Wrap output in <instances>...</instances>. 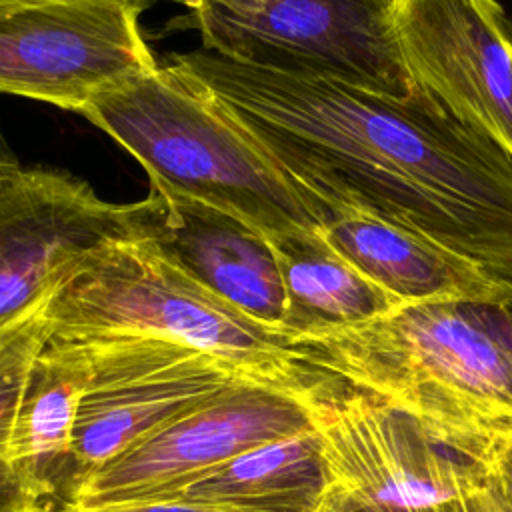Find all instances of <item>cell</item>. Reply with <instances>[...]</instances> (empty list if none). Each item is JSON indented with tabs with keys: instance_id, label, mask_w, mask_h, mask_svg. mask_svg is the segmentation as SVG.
I'll return each instance as SVG.
<instances>
[{
	"instance_id": "6da1fadb",
	"label": "cell",
	"mask_w": 512,
	"mask_h": 512,
	"mask_svg": "<svg viewBox=\"0 0 512 512\" xmlns=\"http://www.w3.org/2000/svg\"><path fill=\"white\" fill-rule=\"evenodd\" d=\"M168 66L210 96L324 218L352 210L398 224L512 284V158L426 88L392 98L204 48L174 54Z\"/></svg>"
},
{
	"instance_id": "7a4b0ae2",
	"label": "cell",
	"mask_w": 512,
	"mask_h": 512,
	"mask_svg": "<svg viewBox=\"0 0 512 512\" xmlns=\"http://www.w3.org/2000/svg\"><path fill=\"white\" fill-rule=\"evenodd\" d=\"M292 346L302 364L398 408L484 466L512 450V364L472 304H404Z\"/></svg>"
},
{
	"instance_id": "3957f363",
	"label": "cell",
	"mask_w": 512,
	"mask_h": 512,
	"mask_svg": "<svg viewBox=\"0 0 512 512\" xmlns=\"http://www.w3.org/2000/svg\"><path fill=\"white\" fill-rule=\"evenodd\" d=\"M80 114L126 148L154 188L228 212L268 240L324 226L256 142L168 64L96 94Z\"/></svg>"
},
{
	"instance_id": "277c9868",
	"label": "cell",
	"mask_w": 512,
	"mask_h": 512,
	"mask_svg": "<svg viewBox=\"0 0 512 512\" xmlns=\"http://www.w3.org/2000/svg\"><path fill=\"white\" fill-rule=\"evenodd\" d=\"M48 320L58 338L150 336L216 354L268 380L306 376L284 332L204 288L148 238L114 240L78 254L52 288Z\"/></svg>"
},
{
	"instance_id": "5b68a950",
	"label": "cell",
	"mask_w": 512,
	"mask_h": 512,
	"mask_svg": "<svg viewBox=\"0 0 512 512\" xmlns=\"http://www.w3.org/2000/svg\"><path fill=\"white\" fill-rule=\"evenodd\" d=\"M202 48L240 64L408 98L394 0H188Z\"/></svg>"
},
{
	"instance_id": "8992f818",
	"label": "cell",
	"mask_w": 512,
	"mask_h": 512,
	"mask_svg": "<svg viewBox=\"0 0 512 512\" xmlns=\"http://www.w3.org/2000/svg\"><path fill=\"white\" fill-rule=\"evenodd\" d=\"M306 366V364H304ZM312 370L300 382L242 380L96 470L64 510L178 500L204 472L256 446L314 430Z\"/></svg>"
},
{
	"instance_id": "52a82bcc",
	"label": "cell",
	"mask_w": 512,
	"mask_h": 512,
	"mask_svg": "<svg viewBox=\"0 0 512 512\" xmlns=\"http://www.w3.org/2000/svg\"><path fill=\"white\" fill-rule=\"evenodd\" d=\"M310 370L308 402L336 498L436 508L494 470L438 442L376 396Z\"/></svg>"
},
{
	"instance_id": "ba28073f",
	"label": "cell",
	"mask_w": 512,
	"mask_h": 512,
	"mask_svg": "<svg viewBox=\"0 0 512 512\" xmlns=\"http://www.w3.org/2000/svg\"><path fill=\"white\" fill-rule=\"evenodd\" d=\"M82 342L88 378L74 430L78 488L96 470L228 386L268 380L174 340L108 336Z\"/></svg>"
},
{
	"instance_id": "9c48e42d",
	"label": "cell",
	"mask_w": 512,
	"mask_h": 512,
	"mask_svg": "<svg viewBox=\"0 0 512 512\" xmlns=\"http://www.w3.org/2000/svg\"><path fill=\"white\" fill-rule=\"evenodd\" d=\"M120 0L0 4V92L82 112L100 92L158 66Z\"/></svg>"
},
{
	"instance_id": "30bf717a",
	"label": "cell",
	"mask_w": 512,
	"mask_h": 512,
	"mask_svg": "<svg viewBox=\"0 0 512 512\" xmlns=\"http://www.w3.org/2000/svg\"><path fill=\"white\" fill-rule=\"evenodd\" d=\"M144 200L118 204L62 170H24L0 180V322L38 302L82 252L146 238Z\"/></svg>"
},
{
	"instance_id": "8fae6325",
	"label": "cell",
	"mask_w": 512,
	"mask_h": 512,
	"mask_svg": "<svg viewBox=\"0 0 512 512\" xmlns=\"http://www.w3.org/2000/svg\"><path fill=\"white\" fill-rule=\"evenodd\" d=\"M496 0H394L414 84L512 158V42Z\"/></svg>"
},
{
	"instance_id": "7c38bea8",
	"label": "cell",
	"mask_w": 512,
	"mask_h": 512,
	"mask_svg": "<svg viewBox=\"0 0 512 512\" xmlns=\"http://www.w3.org/2000/svg\"><path fill=\"white\" fill-rule=\"evenodd\" d=\"M148 240L204 288L282 332L286 294L276 252L252 224L162 188L150 190Z\"/></svg>"
},
{
	"instance_id": "4fadbf2b",
	"label": "cell",
	"mask_w": 512,
	"mask_h": 512,
	"mask_svg": "<svg viewBox=\"0 0 512 512\" xmlns=\"http://www.w3.org/2000/svg\"><path fill=\"white\" fill-rule=\"evenodd\" d=\"M320 234L356 270L402 304L512 308V284L398 224L344 210L330 214Z\"/></svg>"
},
{
	"instance_id": "5bb4252c",
	"label": "cell",
	"mask_w": 512,
	"mask_h": 512,
	"mask_svg": "<svg viewBox=\"0 0 512 512\" xmlns=\"http://www.w3.org/2000/svg\"><path fill=\"white\" fill-rule=\"evenodd\" d=\"M86 378L84 342L52 336L24 384L10 458L44 512H64L78 488L74 430Z\"/></svg>"
},
{
	"instance_id": "9a60e30c",
	"label": "cell",
	"mask_w": 512,
	"mask_h": 512,
	"mask_svg": "<svg viewBox=\"0 0 512 512\" xmlns=\"http://www.w3.org/2000/svg\"><path fill=\"white\" fill-rule=\"evenodd\" d=\"M334 480L316 430L246 450L204 472L178 500L238 512H330Z\"/></svg>"
},
{
	"instance_id": "2e32d148",
	"label": "cell",
	"mask_w": 512,
	"mask_h": 512,
	"mask_svg": "<svg viewBox=\"0 0 512 512\" xmlns=\"http://www.w3.org/2000/svg\"><path fill=\"white\" fill-rule=\"evenodd\" d=\"M270 242L286 294L282 332L290 342L404 306L340 256L320 232H296Z\"/></svg>"
},
{
	"instance_id": "e0dca14e",
	"label": "cell",
	"mask_w": 512,
	"mask_h": 512,
	"mask_svg": "<svg viewBox=\"0 0 512 512\" xmlns=\"http://www.w3.org/2000/svg\"><path fill=\"white\" fill-rule=\"evenodd\" d=\"M52 288L32 306L0 322V512H44L12 464L10 440L28 372L52 338Z\"/></svg>"
},
{
	"instance_id": "ac0fdd59",
	"label": "cell",
	"mask_w": 512,
	"mask_h": 512,
	"mask_svg": "<svg viewBox=\"0 0 512 512\" xmlns=\"http://www.w3.org/2000/svg\"><path fill=\"white\" fill-rule=\"evenodd\" d=\"M436 512H512V482L498 466L458 498L436 506Z\"/></svg>"
},
{
	"instance_id": "d6986e66",
	"label": "cell",
	"mask_w": 512,
	"mask_h": 512,
	"mask_svg": "<svg viewBox=\"0 0 512 512\" xmlns=\"http://www.w3.org/2000/svg\"><path fill=\"white\" fill-rule=\"evenodd\" d=\"M476 318L494 336L512 364V308L508 306H472Z\"/></svg>"
},
{
	"instance_id": "ffe728a7",
	"label": "cell",
	"mask_w": 512,
	"mask_h": 512,
	"mask_svg": "<svg viewBox=\"0 0 512 512\" xmlns=\"http://www.w3.org/2000/svg\"><path fill=\"white\" fill-rule=\"evenodd\" d=\"M70 512H238V510L206 506V504H196L188 500H162V502H144V504L94 508V510H70Z\"/></svg>"
},
{
	"instance_id": "44dd1931",
	"label": "cell",
	"mask_w": 512,
	"mask_h": 512,
	"mask_svg": "<svg viewBox=\"0 0 512 512\" xmlns=\"http://www.w3.org/2000/svg\"><path fill=\"white\" fill-rule=\"evenodd\" d=\"M330 512H436V508H416V506H400L390 502H370V500H346L332 498Z\"/></svg>"
},
{
	"instance_id": "7402d4cb",
	"label": "cell",
	"mask_w": 512,
	"mask_h": 512,
	"mask_svg": "<svg viewBox=\"0 0 512 512\" xmlns=\"http://www.w3.org/2000/svg\"><path fill=\"white\" fill-rule=\"evenodd\" d=\"M20 170V162L12 150V146L8 144V140L4 138L2 130H0V180L16 174Z\"/></svg>"
},
{
	"instance_id": "603a6c76",
	"label": "cell",
	"mask_w": 512,
	"mask_h": 512,
	"mask_svg": "<svg viewBox=\"0 0 512 512\" xmlns=\"http://www.w3.org/2000/svg\"><path fill=\"white\" fill-rule=\"evenodd\" d=\"M6 2H18V0H0V4H6ZM120 2H126V4H130V6H134V8H138V10L142 12V10H146L154 0H120Z\"/></svg>"
},
{
	"instance_id": "cb8c5ba5",
	"label": "cell",
	"mask_w": 512,
	"mask_h": 512,
	"mask_svg": "<svg viewBox=\"0 0 512 512\" xmlns=\"http://www.w3.org/2000/svg\"><path fill=\"white\" fill-rule=\"evenodd\" d=\"M502 468V472L508 476V480L512 482V450L502 458V462L498 464Z\"/></svg>"
},
{
	"instance_id": "d4e9b609",
	"label": "cell",
	"mask_w": 512,
	"mask_h": 512,
	"mask_svg": "<svg viewBox=\"0 0 512 512\" xmlns=\"http://www.w3.org/2000/svg\"><path fill=\"white\" fill-rule=\"evenodd\" d=\"M506 30H508V36H510V42H512V16H508V20H506Z\"/></svg>"
}]
</instances>
